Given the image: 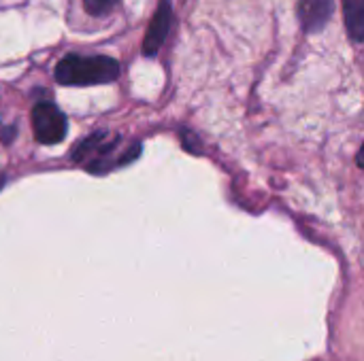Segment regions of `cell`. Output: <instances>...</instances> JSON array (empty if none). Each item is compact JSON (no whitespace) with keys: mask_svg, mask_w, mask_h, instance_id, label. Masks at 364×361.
I'll return each mask as SVG.
<instances>
[{"mask_svg":"<svg viewBox=\"0 0 364 361\" xmlns=\"http://www.w3.org/2000/svg\"><path fill=\"white\" fill-rule=\"evenodd\" d=\"M183 136H186V145H188V149L198 151V140H196V136H194V134H190V132H183Z\"/></svg>","mask_w":364,"mask_h":361,"instance_id":"52a82bcc","label":"cell"},{"mask_svg":"<svg viewBox=\"0 0 364 361\" xmlns=\"http://www.w3.org/2000/svg\"><path fill=\"white\" fill-rule=\"evenodd\" d=\"M32 130L38 143L58 145L64 140L68 123L64 113L51 102H38L32 111Z\"/></svg>","mask_w":364,"mask_h":361,"instance_id":"7a4b0ae2","label":"cell"},{"mask_svg":"<svg viewBox=\"0 0 364 361\" xmlns=\"http://www.w3.org/2000/svg\"><path fill=\"white\" fill-rule=\"evenodd\" d=\"M119 77V64L107 55H77L62 57L55 66V81L62 85H100Z\"/></svg>","mask_w":364,"mask_h":361,"instance_id":"6da1fadb","label":"cell"},{"mask_svg":"<svg viewBox=\"0 0 364 361\" xmlns=\"http://www.w3.org/2000/svg\"><path fill=\"white\" fill-rule=\"evenodd\" d=\"M346 2V23L350 30V36L356 43H363L364 38V0H343Z\"/></svg>","mask_w":364,"mask_h":361,"instance_id":"5b68a950","label":"cell"},{"mask_svg":"<svg viewBox=\"0 0 364 361\" xmlns=\"http://www.w3.org/2000/svg\"><path fill=\"white\" fill-rule=\"evenodd\" d=\"M171 21H173V11H171V0H160L158 9H156V15L147 28V34L143 38V53L147 57H154L160 47L164 45L166 36H168V30H171Z\"/></svg>","mask_w":364,"mask_h":361,"instance_id":"3957f363","label":"cell"},{"mask_svg":"<svg viewBox=\"0 0 364 361\" xmlns=\"http://www.w3.org/2000/svg\"><path fill=\"white\" fill-rule=\"evenodd\" d=\"M83 2H85V11L90 15H105L117 4V0H83Z\"/></svg>","mask_w":364,"mask_h":361,"instance_id":"8992f818","label":"cell"},{"mask_svg":"<svg viewBox=\"0 0 364 361\" xmlns=\"http://www.w3.org/2000/svg\"><path fill=\"white\" fill-rule=\"evenodd\" d=\"M2 183H4V179H2V177H0V187H2Z\"/></svg>","mask_w":364,"mask_h":361,"instance_id":"ba28073f","label":"cell"},{"mask_svg":"<svg viewBox=\"0 0 364 361\" xmlns=\"http://www.w3.org/2000/svg\"><path fill=\"white\" fill-rule=\"evenodd\" d=\"M299 19L307 34L322 32L333 17L335 0H299Z\"/></svg>","mask_w":364,"mask_h":361,"instance_id":"277c9868","label":"cell"}]
</instances>
